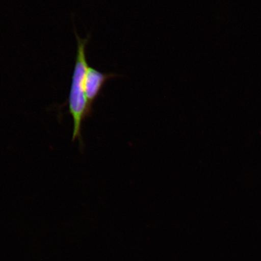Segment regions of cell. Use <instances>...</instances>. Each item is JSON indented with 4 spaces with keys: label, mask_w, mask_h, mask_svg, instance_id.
Listing matches in <instances>:
<instances>
[{
    "label": "cell",
    "mask_w": 261,
    "mask_h": 261,
    "mask_svg": "<svg viewBox=\"0 0 261 261\" xmlns=\"http://www.w3.org/2000/svg\"><path fill=\"white\" fill-rule=\"evenodd\" d=\"M74 31L77 41V53L68 102L69 113L73 121V142L77 139L80 144L83 145L82 124L85 118L92 112V109L88 102L84 86L85 77L89 67L86 58V47L89 44L90 35L83 39L77 35L75 29Z\"/></svg>",
    "instance_id": "obj_1"
},
{
    "label": "cell",
    "mask_w": 261,
    "mask_h": 261,
    "mask_svg": "<svg viewBox=\"0 0 261 261\" xmlns=\"http://www.w3.org/2000/svg\"><path fill=\"white\" fill-rule=\"evenodd\" d=\"M117 76L119 75L103 73L89 65L85 77L84 86L88 102L91 109L94 100L99 95L107 82Z\"/></svg>",
    "instance_id": "obj_2"
}]
</instances>
